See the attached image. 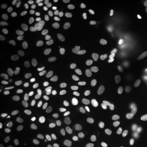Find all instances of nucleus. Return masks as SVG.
Segmentation results:
<instances>
[{"label": "nucleus", "mask_w": 147, "mask_h": 147, "mask_svg": "<svg viewBox=\"0 0 147 147\" xmlns=\"http://www.w3.org/2000/svg\"><path fill=\"white\" fill-rule=\"evenodd\" d=\"M74 74L75 76L80 79H87L94 76L93 74L84 67H77L74 70Z\"/></svg>", "instance_id": "obj_13"}, {"label": "nucleus", "mask_w": 147, "mask_h": 147, "mask_svg": "<svg viewBox=\"0 0 147 147\" xmlns=\"http://www.w3.org/2000/svg\"><path fill=\"white\" fill-rule=\"evenodd\" d=\"M5 44L12 51H18L21 47L19 38L15 35H8L5 38Z\"/></svg>", "instance_id": "obj_7"}, {"label": "nucleus", "mask_w": 147, "mask_h": 147, "mask_svg": "<svg viewBox=\"0 0 147 147\" xmlns=\"http://www.w3.org/2000/svg\"><path fill=\"white\" fill-rule=\"evenodd\" d=\"M136 34L138 38H142L147 36V27L145 25H140L136 31Z\"/></svg>", "instance_id": "obj_30"}, {"label": "nucleus", "mask_w": 147, "mask_h": 147, "mask_svg": "<svg viewBox=\"0 0 147 147\" xmlns=\"http://www.w3.org/2000/svg\"><path fill=\"white\" fill-rule=\"evenodd\" d=\"M61 95V92L59 89H50L46 91L43 94V98L47 101H55L59 98Z\"/></svg>", "instance_id": "obj_12"}, {"label": "nucleus", "mask_w": 147, "mask_h": 147, "mask_svg": "<svg viewBox=\"0 0 147 147\" xmlns=\"http://www.w3.org/2000/svg\"><path fill=\"white\" fill-rule=\"evenodd\" d=\"M103 49V46L101 44H94L89 47L90 52L92 53H98L102 52Z\"/></svg>", "instance_id": "obj_36"}, {"label": "nucleus", "mask_w": 147, "mask_h": 147, "mask_svg": "<svg viewBox=\"0 0 147 147\" xmlns=\"http://www.w3.org/2000/svg\"><path fill=\"white\" fill-rule=\"evenodd\" d=\"M0 99L3 102H10L13 99V94L5 88H0Z\"/></svg>", "instance_id": "obj_21"}, {"label": "nucleus", "mask_w": 147, "mask_h": 147, "mask_svg": "<svg viewBox=\"0 0 147 147\" xmlns=\"http://www.w3.org/2000/svg\"><path fill=\"white\" fill-rule=\"evenodd\" d=\"M85 47L83 44L78 43L74 46L73 49L72 57L74 59L78 60L80 59L85 53Z\"/></svg>", "instance_id": "obj_15"}, {"label": "nucleus", "mask_w": 147, "mask_h": 147, "mask_svg": "<svg viewBox=\"0 0 147 147\" xmlns=\"http://www.w3.org/2000/svg\"><path fill=\"white\" fill-rule=\"evenodd\" d=\"M40 82L44 87L51 89H55L59 85L60 81L56 77L50 75H44L40 78Z\"/></svg>", "instance_id": "obj_6"}, {"label": "nucleus", "mask_w": 147, "mask_h": 147, "mask_svg": "<svg viewBox=\"0 0 147 147\" xmlns=\"http://www.w3.org/2000/svg\"><path fill=\"white\" fill-rule=\"evenodd\" d=\"M108 9L107 7H105V6H101L100 8H97L96 10H95V14H97V15H105L108 13Z\"/></svg>", "instance_id": "obj_40"}, {"label": "nucleus", "mask_w": 147, "mask_h": 147, "mask_svg": "<svg viewBox=\"0 0 147 147\" xmlns=\"http://www.w3.org/2000/svg\"><path fill=\"white\" fill-rule=\"evenodd\" d=\"M55 113L58 120L61 122H67L69 119V110L68 106L64 103L59 104L55 108Z\"/></svg>", "instance_id": "obj_4"}, {"label": "nucleus", "mask_w": 147, "mask_h": 147, "mask_svg": "<svg viewBox=\"0 0 147 147\" xmlns=\"http://www.w3.org/2000/svg\"><path fill=\"white\" fill-rule=\"evenodd\" d=\"M85 4L81 1H74L70 3V8L74 10L78 11L84 8Z\"/></svg>", "instance_id": "obj_29"}, {"label": "nucleus", "mask_w": 147, "mask_h": 147, "mask_svg": "<svg viewBox=\"0 0 147 147\" xmlns=\"http://www.w3.org/2000/svg\"><path fill=\"white\" fill-rule=\"evenodd\" d=\"M1 62L3 64L19 63V59L16 55L14 54H3L0 58Z\"/></svg>", "instance_id": "obj_17"}, {"label": "nucleus", "mask_w": 147, "mask_h": 147, "mask_svg": "<svg viewBox=\"0 0 147 147\" xmlns=\"http://www.w3.org/2000/svg\"><path fill=\"white\" fill-rule=\"evenodd\" d=\"M61 15H62V17L63 18V20L65 21V22H66V23H68V22L71 21V12L68 10V9L65 8L63 9V10H62Z\"/></svg>", "instance_id": "obj_35"}, {"label": "nucleus", "mask_w": 147, "mask_h": 147, "mask_svg": "<svg viewBox=\"0 0 147 147\" xmlns=\"http://www.w3.org/2000/svg\"><path fill=\"white\" fill-rule=\"evenodd\" d=\"M107 2L108 0H92L90 5H91V8H95L96 10L97 8L101 7V5L104 4Z\"/></svg>", "instance_id": "obj_34"}, {"label": "nucleus", "mask_w": 147, "mask_h": 147, "mask_svg": "<svg viewBox=\"0 0 147 147\" xmlns=\"http://www.w3.org/2000/svg\"><path fill=\"white\" fill-rule=\"evenodd\" d=\"M121 147H141V145L138 142H129L127 144H123Z\"/></svg>", "instance_id": "obj_44"}, {"label": "nucleus", "mask_w": 147, "mask_h": 147, "mask_svg": "<svg viewBox=\"0 0 147 147\" xmlns=\"http://www.w3.org/2000/svg\"><path fill=\"white\" fill-rule=\"evenodd\" d=\"M74 31H75V33H76V34L77 35V36H83V35L85 34L86 32H87V27L86 26H84V25H77L76 27H75Z\"/></svg>", "instance_id": "obj_33"}, {"label": "nucleus", "mask_w": 147, "mask_h": 147, "mask_svg": "<svg viewBox=\"0 0 147 147\" xmlns=\"http://www.w3.org/2000/svg\"><path fill=\"white\" fill-rule=\"evenodd\" d=\"M128 95V92L123 88L117 87L113 91V98L115 100L122 101L125 100Z\"/></svg>", "instance_id": "obj_19"}, {"label": "nucleus", "mask_w": 147, "mask_h": 147, "mask_svg": "<svg viewBox=\"0 0 147 147\" xmlns=\"http://www.w3.org/2000/svg\"><path fill=\"white\" fill-rule=\"evenodd\" d=\"M89 36L92 40H99L101 38V34L98 31L93 30L89 33Z\"/></svg>", "instance_id": "obj_41"}, {"label": "nucleus", "mask_w": 147, "mask_h": 147, "mask_svg": "<svg viewBox=\"0 0 147 147\" xmlns=\"http://www.w3.org/2000/svg\"><path fill=\"white\" fill-rule=\"evenodd\" d=\"M90 18V14L88 11H84L78 14V18L81 22H87Z\"/></svg>", "instance_id": "obj_39"}, {"label": "nucleus", "mask_w": 147, "mask_h": 147, "mask_svg": "<svg viewBox=\"0 0 147 147\" xmlns=\"http://www.w3.org/2000/svg\"><path fill=\"white\" fill-rule=\"evenodd\" d=\"M97 61H98L100 66L99 68L101 70L106 71L108 69V67L109 64L111 63L113 60V54L108 51H102L100 53H99L96 57Z\"/></svg>", "instance_id": "obj_2"}, {"label": "nucleus", "mask_w": 147, "mask_h": 147, "mask_svg": "<svg viewBox=\"0 0 147 147\" xmlns=\"http://www.w3.org/2000/svg\"><path fill=\"white\" fill-rule=\"evenodd\" d=\"M112 46H113V50L115 52L120 53L123 49V45L122 42L119 39L118 37H115L113 39V42H112Z\"/></svg>", "instance_id": "obj_27"}, {"label": "nucleus", "mask_w": 147, "mask_h": 147, "mask_svg": "<svg viewBox=\"0 0 147 147\" xmlns=\"http://www.w3.org/2000/svg\"><path fill=\"white\" fill-rule=\"evenodd\" d=\"M136 49L140 52L147 53V45L142 42H138L135 45Z\"/></svg>", "instance_id": "obj_38"}, {"label": "nucleus", "mask_w": 147, "mask_h": 147, "mask_svg": "<svg viewBox=\"0 0 147 147\" xmlns=\"http://www.w3.org/2000/svg\"><path fill=\"white\" fill-rule=\"evenodd\" d=\"M121 79L120 75L118 74H111L104 80V85L108 88L116 87L120 83Z\"/></svg>", "instance_id": "obj_11"}, {"label": "nucleus", "mask_w": 147, "mask_h": 147, "mask_svg": "<svg viewBox=\"0 0 147 147\" xmlns=\"http://www.w3.org/2000/svg\"><path fill=\"white\" fill-rule=\"evenodd\" d=\"M67 31H68V29H67V27H62V28L58 29L57 30H56L52 34L53 39L59 40L60 38H63L67 34Z\"/></svg>", "instance_id": "obj_28"}, {"label": "nucleus", "mask_w": 147, "mask_h": 147, "mask_svg": "<svg viewBox=\"0 0 147 147\" xmlns=\"http://www.w3.org/2000/svg\"><path fill=\"white\" fill-rule=\"evenodd\" d=\"M122 5L123 1H121V0H113V1H112L111 7L113 11L117 12V11L119 10L121 8H122Z\"/></svg>", "instance_id": "obj_37"}, {"label": "nucleus", "mask_w": 147, "mask_h": 147, "mask_svg": "<svg viewBox=\"0 0 147 147\" xmlns=\"http://www.w3.org/2000/svg\"><path fill=\"white\" fill-rule=\"evenodd\" d=\"M121 33L123 38L127 42H131L133 40V34L131 29L127 27H123L121 29Z\"/></svg>", "instance_id": "obj_25"}, {"label": "nucleus", "mask_w": 147, "mask_h": 147, "mask_svg": "<svg viewBox=\"0 0 147 147\" xmlns=\"http://www.w3.org/2000/svg\"><path fill=\"white\" fill-rule=\"evenodd\" d=\"M53 8V5L51 3H47V4H46L42 7V8L41 9V12H40V16H41L42 19H47L50 16Z\"/></svg>", "instance_id": "obj_23"}, {"label": "nucleus", "mask_w": 147, "mask_h": 147, "mask_svg": "<svg viewBox=\"0 0 147 147\" xmlns=\"http://www.w3.org/2000/svg\"><path fill=\"white\" fill-rule=\"evenodd\" d=\"M45 132L46 135L53 141L58 140L60 138L61 135L59 129L51 125L46 127L45 129Z\"/></svg>", "instance_id": "obj_10"}, {"label": "nucleus", "mask_w": 147, "mask_h": 147, "mask_svg": "<svg viewBox=\"0 0 147 147\" xmlns=\"http://www.w3.org/2000/svg\"><path fill=\"white\" fill-rule=\"evenodd\" d=\"M143 89H144V93L145 95H146V97H147V84H144V87H143Z\"/></svg>", "instance_id": "obj_46"}, {"label": "nucleus", "mask_w": 147, "mask_h": 147, "mask_svg": "<svg viewBox=\"0 0 147 147\" xmlns=\"http://www.w3.org/2000/svg\"><path fill=\"white\" fill-rule=\"evenodd\" d=\"M23 108L25 110H30L32 113H34L36 115H38L40 113V106L38 104V103L34 102V101H26L23 104Z\"/></svg>", "instance_id": "obj_16"}, {"label": "nucleus", "mask_w": 147, "mask_h": 147, "mask_svg": "<svg viewBox=\"0 0 147 147\" xmlns=\"http://www.w3.org/2000/svg\"><path fill=\"white\" fill-rule=\"evenodd\" d=\"M3 19L5 21L11 22L15 21L18 18V13L15 10H8L5 11L3 14Z\"/></svg>", "instance_id": "obj_24"}, {"label": "nucleus", "mask_w": 147, "mask_h": 147, "mask_svg": "<svg viewBox=\"0 0 147 147\" xmlns=\"http://www.w3.org/2000/svg\"><path fill=\"white\" fill-rule=\"evenodd\" d=\"M134 103L131 99H128L123 101L122 102L118 103L115 105V108L117 112L120 113H126L133 109Z\"/></svg>", "instance_id": "obj_8"}, {"label": "nucleus", "mask_w": 147, "mask_h": 147, "mask_svg": "<svg viewBox=\"0 0 147 147\" xmlns=\"http://www.w3.org/2000/svg\"><path fill=\"white\" fill-rule=\"evenodd\" d=\"M53 67L57 74L62 78H65L68 76L70 73V69H69V64L65 61V60L56 59L53 62Z\"/></svg>", "instance_id": "obj_1"}, {"label": "nucleus", "mask_w": 147, "mask_h": 147, "mask_svg": "<svg viewBox=\"0 0 147 147\" xmlns=\"http://www.w3.org/2000/svg\"><path fill=\"white\" fill-rule=\"evenodd\" d=\"M131 64L134 69L140 71L147 70V59L144 57H138L131 61Z\"/></svg>", "instance_id": "obj_9"}, {"label": "nucleus", "mask_w": 147, "mask_h": 147, "mask_svg": "<svg viewBox=\"0 0 147 147\" xmlns=\"http://www.w3.org/2000/svg\"><path fill=\"white\" fill-rule=\"evenodd\" d=\"M5 78L12 85L16 86L21 82V77L15 71H8L5 75Z\"/></svg>", "instance_id": "obj_18"}, {"label": "nucleus", "mask_w": 147, "mask_h": 147, "mask_svg": "<svg viewBox=\"0 0 147 147\" xmlns=\"http://www.w3.org/2000/svg\"><path fill=\"white\" fill-rule=\"evenodd\" d=\"M42 39V34L39 31H32L28 36V40L32 42H39Z\"/></svg>", "instance_id": "obj_26"}, {"label": "nucleus", "mask_w": 147, "mask_h": 147, "mask_svg": "<svg viewBox=\"0 0 147 147\" xmlns=\"http://www.w3.org/2000/svg\"><path fill=\"white\" fill-rule=\"evenodd\" d=\"M134 3H136V5L139 6V5H142L144 4L145 1L144 0H135L134 1Z\"/></svg>", "instance_id": "obj_45"}, {"label": "nucleus", "mask_w": 147, "mask_h": 147, "mask_svg": "<svg viewBox=\"0 0 147 147\" xmlns=\"http://www.w3.org/2000/svg\"><path fill=\"white\" fill-rule=\"evenodd\" d=\"M117 16L120 18H126L129 15V10L127 7H122L120 10L117 12Z\"/></svg>", "instance_id": "obj_32"}, {"label": "nucleus", "mask_w": 147, "mask_h": 147, "mask_svg": "<svg viewBox=\"0 0 147 147\" xmlns=\"http://www.w3.org/2000/svg\"><path fill=\"white\" fill-rule=\"evenodd\" d=\"M42 1H40V0H36V1H33L30 6L31 11L34 13L39 12L42 7Z\"/></svg>", "instance_id": "obj_31"}, {"label": "nucleus", "mask_w": 147, "mask_h": 147, "mask_svg": "<svg viewBox=\"0 0 147 147\" xmlns=\"http://www.w3.org/2000/svg\"><path fill=\"white\" fill-rule=\"evenodd\" d=\"M29 147H47L48 142L43 137H35L29 141Z\"/></svg>", "instance_id": "obj_14"}, {"label": "nucleus", "mask_w": 147, "mask_h": 147, "mask_svg": "<svg viewBox=\"0 0 147 147\" xmlns=\"http://www.w3.org/2000/svg\"><path fill=\"white\" fill-rule=\"evenodd\" d=\"M129 127V124L125 121H119L115 123L110 129V134L114 138L122 136Z\"/></svg>", "instance_id": "obj_3"}, {"label": "nucleus", "mask_w": 147, "mask_h": 147, "mask_svg": "<svg viewBox=\"0 0 147 147\" xmlns=\"http://www.w3.org/2000/svg\"><path fill=\"white\" fill-rule=\"evenodd\" d=\"M131 22L132 24L135 25H140L142 22V18L141 17H138V16H133L131 18Z\"/></svg>", "instance_id": "obj_43"}, {"label": "nucleus", "mask_w": 147, "mask_h": 147, "mask_svg": "<svg viewBox=\"0 0 147 147\" xmlns=\"http://www.w3.org/2000/svg\"><path fill=\"white\" fill-rule=\"evenodd\" d=\"M146 38H147V36H146Z\"/></svg>", "instance_id": "obj_48"}, {"label": "nucleus", "mask_w": 147, "mask_h": 147, "mask_svg": "<svg viewBox=\"0 0 147 147\" xmlns=\"http://www.w3.org/2000/svg\"><path fill=\"white\" fill-rule=\"evenodd\" d=\"M32 27V20L29 17L23 18L18 23V28L23 32L27 31Z\"/></svg>", "instance_id": "obj_22"}, {"label": "nucleus", "mask_w": 147, "mask_h": 147, "mask_svg": "<svg viewBox=\"0 0 147 147\" xmlns=\"http://www.w3.org/2000/svg\"><path fill=\"white\" fill-rule=\"evenodd\" d=\"M108 112V106L104 102H97L92 106L91 115L94 117H100L106 115Z\"/></svg>", "instance_id": "obj_5"}, {"label": "nucleus", "mask_w": 147, "mask_h": 147, "mask_svg": "<svg viewBox=\"0 0 147 147\" xmlns=\"http://www.w3.org/2000/svg\"><path fill=\"white\" fill-rule=\"evenodd\" d=\"M82 147H88V146H82Z\"/></svg>", "instance_id": "obj_47"}, {"label": "nucleus", "mask_w": 147, "mask_h": 147, "mask_svg": "<svg viewBox=\"0 0 147 147\" xmlns=\"http://www.w3.org/2000/svg\"><path fill=\"white\" fill-rule=\"evenodd\" d=\"M109 23L113 27H117L119 26V24H120V21L117 16H112L109 18Z\"/></svg>", "instance_id": "obj_42"}, {"label": "nucleus", "mask_w": 147, "mask_h": 147, "mask_svg": "<svg viewBox=\"0 0 147 147\" xmlns=\"http://www.w3.org/2000/svg\"><path fill=\"white\" fill-rule=\"evenodd\" d=\"M99 66H100V64H99L98 61H97V58L93 57L88 60L85 67L89 71H91L92 74H93L95 75V73L96 72L97 69L99 68Z\"/></svg>", "instance_id": "obj_20"}]
</instances>
